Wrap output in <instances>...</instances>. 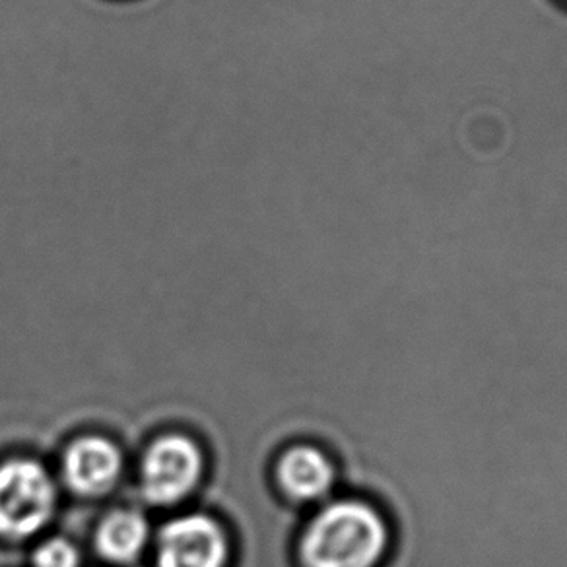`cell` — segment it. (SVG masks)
<instances>
[{"label":"cell","mask_w":567,"mask_h":567,"mask_svg":"<svg viewBox=\"0 0 567 567\" xmlns=\"http://www.w3.org/2000/svg\"><path fill=\"white\" fill-rule=\"evenodd\" d=\"M394 546L391 517L358 494L324 502L300 538L303 567H385Z\"/></svg>","instance_id":"1"},{"label":"cell","mask_w":567,"mask_h":567,"mask_svg":"<svg viewBox=\"0 0 567 567\" xmlns=\"http://www.w3.org/2000/svg\"><path fill=\"white\" fill-rule=\"evenodd\" d=\"M55 504V484L40 463L17 458L0 466V535H35L48 525Z\"/></svg>","instance_id":"2"},{"label":"cell","mask_w":567,"mask_h":567,"mask_svg":"<svg viewBox=\"0 0 567 567\" xmlns=\"http://www.w3.org/2000/svg\"><path fill=\"white\" fill-rule=\"evenodd\" d=\"M200 473L203 457L195 443L183 435L159 437L142 461V494L152 504H175L197 486Z\"/></svg>","instance_id":"3"},{"label":"cell","mask_w":567,"mask_h":567,"mask_svg":"<svg viewBox=\"0 0 567 567\" xmlns=\"http://www.w3.org/2000/svg\"><path fill=\"white\" fill-rule=\"evenodd\" d=\"M226 559V535L205 515H185L167 523L159 533V567H224Z\"/></svg>","instance_id":"4"},{"label":"cell","mask_w":567,"mask_h":567,"mask_svg":"<svg viewBox=\"0 0 567 567\" xmlns=\"http://www.w3.org/2000/svg\"><path fill=\"white\" fill-rule=\"evenodd\" d=\"M337 461L319 445L298 443L278 461V484L300 504H317L332 496L339 484Z\"/></svg>","instance_id":"5"},{"label":"cell","mask_w":567,"mask_h":567,"mask_svg":"<svg viewBox=\"0 0 567 567\" xmlns=\"http://www.w3.org/2000/svg\"><path fill=\"white\" fill-rule=\"evenodd\" d=\"M121 465L123 458L113 443L103 437H82L64 453V481L82 496H97L113 488Z\"/></svg>","instance_id":"6"},{"label":"cell","mask_w":567,"mask_h":567,"mask_svg":"<svg viewBox=\"0 0 567 567\" xmlns=\"http://www.w3.org/2000/svg\"><path fill=\"white\" fill-rule=\"evenodd\" d=\"M148 543V523L144 515L131 509H118L107 515L97 528L95 544L103 558L126 564L141 556Z\"/></svg>","instance_id":"7"},{"label":"cell","mask_w":567,"mask_h":567,"mask_svg":"<svg viewBox=\"0 0 567 567\" xmlns=\"http://www.w3.org/2000/svg\"><path fill=\"white\" fill-rule=\"evenodd\" d=\"M35 567H79V550L64 538H51L33 554Z\"/></svg>","instance_id":"8"},{"label":"cell","mask_w":567,"mask_h":567,"mask_svg":"<svg viewBox=\"0 0 567 567\" xmlns=\"http://www.w3.org/2000/svg\"><path fill=\"white\" fill-rule=\"evenodd\" d=\"M558 2L559 7H564V9H567V0H556Z\"/></svg>","instance_id":"9"}]
</instances>
